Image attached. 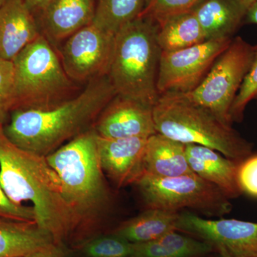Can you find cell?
Listing matches in <instances>:
<instances>
[{
  "label": "cell",
  "instance_id": "1",
  "mask_svg": "<svg viewBox=\"0 0 257 257\" xmlns=\"http://www.w3.org/2000/svg\"><path fill=\"white\" fill-rule=\"evenodd\" d=\"M0 185L13 202L31 203L37 224L58 246L80 224L62 192L60 179L46 157L20 148L0 124Z\"/></svg>",
  "mask_w": 257,
  "mask_h": 257
},
{
  "label": "cell",
  "instance_id": "2",
  "mask_svg": "<svg viewBox=\"0 0 257 257\" xmlns=\"http://www.w3.org/2000/svg\"><path fill=\"white\" fill-rule=\"evenodd\" d=\"M116 95L108 76L93 79L82 92L52 107L13 111L5 134L20 148L48 156L94 128L101 111Z\"/></svg>",
  "mask_w": 257,
  "mask_h": 257
},
{
  "label": "cell",
  "instance_id": "3",
  "mask_svg": "<svg viewBox=\"0 0 257 257\" xmlns=\"http://www.w3.org/2000/svg\"><path fill=\"white\" fill-rule=\"evenodd\" d=\"M153 117L157 133L184 145L212 149L239 163L253 154V144L232 125L179 93L161 94L153 106Z\"/></svg>",
  "mask_w": 257,
  "mask_h": 257
},
{
  "label": "cell",
  "instance_id": "4",
  "mask_svg": "<svg viewBox=\"0 0 257 257\" xmlns=\"http://www.w3.org/2000/svg\"><path fill=\"white\" fill-rule=\"evenodd\" d=\"M158 24L140 17L115 35L108 77L118 95L153 107L160 98L157 82L162 50Z\"/></svg>",
  "mask_w": 257,
  "mask_h": 257
},
{
  "label": "cell",
  "instance_id": "5",
  "mask_svg": "<svg viewBox=\"0 0 257 257\" xmlns=\"http://www.w3.org/2000/svg\"><path fill=\"white\" fill-rule=\"evenodd\" d=\"M13 62V111L47 109L77 94V83L66 73L58 52L43 35L22 50Z\"/></svg>",
  "mask_w": 257,
  "mask_h": 257
},
{
  "label": "cell",
  "instance_id": "6",
  "mask_svg": "<svg viewBox=\"0 0 257 257\" xmlns=\"http://www.w3.org/2000/svg\"><path fill=\"white\" fill-rule=\"evenodd\" d=\"M96 137L91 128L46 157L60 179L64 199L80 223L108 197Z\"/></svg>",
  "mask_w": 257,
  "mask_h": 257
},
{
  "label": "cell",
  "instance_id": "7",
  "mask_svg": "<svg viewBox=\"0 0 257 257\" xmlns=\"http://www.w3.org/2000/svg\"><path fill=\"white\" fill-rule=\"evenodd\" d=\"M135 184L148 209L178 211L187 208L212 216L224 215L231 209L229 198L194 173L165 178L144 173Z\"/></svg>",
  "mask_w": 257,
  "mask_h": 257
},
{
  "label": "cell",
  "instance_id": "8",
  "mask_svg": "<svg viewBox=\"0 0 257 257\" xmlns=\"http://www.w3.org/2000/svg\"><path fill=\"white\" fill-rule=\"evenodd\" d=\"M254 52L255 46L242 37H234L204 80L192 92L182 95L209 109L225 124L232 125L230 109L252 62Z\"/></svg>",
  "mask_w": 257,
  "mask_h": 257
},
{
  "label": "cell",
  "instance_id": "9",
  "mask_svg": "<svg viewBox=\"0 0 257 257\" xmlns=\"http://www.w3.org/2000/svg\"><path fill=\"white\" fill-rule=\"evenodd\" d=\"M232 40H207L182 50L162 52L157 82L160 95L166 93L184 94L194 90Z\"/></svg>",
  "mask_w": 257,
  "mask_h": 257
},
{
  "label": "cell",
  "instance_id": "10",
  "mask_svg": "<svg viewBox=\"0 0 257 257\" xmlns=\"http://www.w3.org/2000/svg\"><path fill=\"white\" fill-rule=\"evenodd\" d=\"M114 42L115 35L92 23L68 37L57 52L69 78L88 83L108 76Z\"/></svg>",
  "mask_w": 257,
  "mask_h": 257
},
{
  "label": "cell",
  "instance_id": "11",
  "mask_svg": "<svg viewBox=\"0 0 257 257\" xmlns=\"http://www.w3.org/2000/svg\"><path fill=\"white\" fill-rule=\"evenodd\" d=\"M177 231L192 234L231 256L257 257V223L234 219H207L179 213Z\"/></svg>",
  "mask_w": 257,
  "mask_h": 257
},
{
  "label": "cell",
  "instance_id": "12",
  "mask_svg": "<svg viewBox=\"0 0 257 257\" xmlns=\"http://www.w3.org/2000/svg\"><path fill=\"white\" fill-rule=\"evenodd\" d=\"M94 128L99 136L109 139H147L157 134L153 107L118 94L101 111Z\"/></svg>",
  "mask_w": 257,
  "mask_h": 257
},
{
  "label": "cell",
  "instance_id": "13",
  "mask_svg": "<svg viewBox=\"0 0 257 257\" xmlns=\"http://www.w3.org/2000/svg\"><path fill=\"white\" fill-rule=\"evenodd\" d=\"M147 139H109L97 135L101 168L118 187L135 184L145 173L144 155Z\"/></svg>",
  "mask_w": 257,
  "mask_h": 257
},
{
  "label": "cell",
  "instance_id": "14",
  "mask_svg": "<svg viewBox=\"0 0 257 257\" xmlns=\"http://www.w3.org/2000/svg\"><path fill=\"white\" fill-rule=\"evenodd\" d=\"M95 8L96 0H51L35 16L42 35L56 48L93 23Z\"/></svg>",
  "mask_w": 257,
  "mask_h": 257
},
{
  "label": "cell",
  "instance_id": "15",
  "mask_svg": "<svg viewBox=\"0 0 257 257\" xmlns=\"http://www.w3.org/2000/svg\"><path fill=\"white\" fill-rule=\"evenodd\" d=\"M41 35L37 19L25 0H7L0 7V57L14 60Z\"/></svg>",
  "mask_w": 257,
  "mask_h": 257
},
{
  "label": "cell",
  "instance_id": "16",
  "mask_svg": "<svg viewBox=\"0 0 257 257\" xmlns=\"http://www.w3.org/2000/svg\"><path fill=\"white\" fill-rule=\"evenodd\" d=\"M185 152L189 167L194 174L214 184L229 199L242 194L236 178L239 162L201 145H186Z\"/></svg>",
  "mask_w": 257,
  "mask_h": 257
},
{
  "label": "cell",
  "instance_id": "17",
  "mask_svg": "<svg viewBox=\"0 0 257 257\" xmlns=\"http://www.w3.org/2000/svg\"><path fill=\"white\" fill-rule=\"evenodd\" d=\"M60 247L35 221L0 217V257H25Z\"/></svg>",
  "mask_w": 257,
  "mask_h": 257
},
{
  "label": "cell",
  "instance_id": "18",
  "mask_svg": "<svg viewBox=\"0 0 257 257\" xmlns=\"http://www.w3.org/2000/svg\"><path fill=\"white\" fill-rule=\"evenodd\" d=\"M192 11L206 40L233 39L244 23L247 7L242 0H202Z\"/></svg>",
  "mask_w": 257,
  "mask_h": 257
},
{
  "label": "cell",
  "instance_id": "19",
  "mask_svg": "<svg viewBox=\"0 0 257 257\" xmlns=\"http://www.w3.org/2000/svg\"><path fill=\"white\" fill-rule=\"evenodd\" d=\"M186 145L157 133L147 139L145 173L165 178L194 173L186 157Z\"/></svg>",
  "mask_w": 257,
  "mask_h": 257
},
{
  "label": "cell",
  "instance_id": "20",
  "mask_svg": "<svg viewBox=\"0 0 257 257\" xmlns=\"http://www.w3.org/2000/svg\"><path fill=\"white\" fill-rule=\"evenodd\" d=\"M178 217V211L149 208L120 224L111 234L133 243L148 242L177 231Z\"/></svg>",
  "mask_w": 257,
  "mask_h": 257
},
{
  "label": "cell",
  "instance_id": "21",
  "mask_svg": "<svg viewBox=\"0 0 257 257\" xmlns=\"http://www.w3.org/2000/svg\"><path fill=\"white\" fill-rule=\"evenodd\" d=\"M215 250L209 243L173 231L153 241L134 243L133 257H202Z\"/></svg>",
  "mask_w": 257,
  "mask_h": 257
},
{
  "label": "cell",
  "instance_id": "22",
  "mask_svg": "<svg viewBox=\"0 0 257 257\" xmlns=\"http://www.w3.org/2000/svg\"><path fill=\"white\" fill-rule=\"evenodd\" d=\"M200 24L192 10L173 15L158 24L157 42L162 52H173L205 41Z\"/></svg>",
  "mask_w": 257,
  "mask_h": 257
},
{
  "label": "cell",
  "instance_id": "23",
  "mask_svg": "<svg viewBox=\"0 0 257 257\" xmlns=\"http://www.w3.org/2000/svg\"><path fill=\"white\" fill-rule=\"evenodd\" d=\"M149 0H96L93 25L116 35L143 15Z\"/></svg>",
  "mask_w": 257,
  "mask_h": 257
},
{
  "label": "cell",
  "instance_id": "24",
  "mask_svg": "<svg viewBox=\"0 0 257 257\" xmlns=\"http://www.w3.org/2000/svg\"><path fill=\"white\" fill-rule=\"evenodd\" d=\"M83 252L87 257H133L134 243L110 234L85 243Z\"/></svg>",
  "mask_w": 257,
  "mask_h": 257
},
{
  "label": "cell",
  "instance_id": "25",
  "mask_svg": "<svg viewBox=\"0 0 257 257\" xmlns=\"http://www.w3.org/2000/svg\"><path fill=\"white\" fill-rule=\"evenodd\" d=\"M257 99V45L251 66L245 76L237 95L230 109L229 115L233 122H241L244 111L250 101Z\"/></svg>",
  "mask_w": 257,
  "mask_h": 257
},
{
  "label": "cell",
  "instance_id": "26",
  "mask_svg": "<svg viewBox=\"0 0 257 257\" xmlns=\"http://www.w3.org/2000/svg\"><path fill=\"white\" fill-rule=\"evenodd\" d=\"M202 0H149L141 17L159 24L173 15L191 11Z\"/></svg>",
  "mask_w": 257,
  "mask_h": 257
},
{
  "label": "cell",
  "instance_id": "27",
  "mask_svg": "<svg viewBox=\"0 0 257 257\" xmlns=\"http://www.w3.org/2000/svg\"><path fill=\"white\" fill-rule=\"evenodd\" d=\"M14 93V63L0 57V124H4L8 113L13 111Z\"/></svg>",
  "mask_w": 257,
  "mask_h": 257
},
{
  "label": "cell",
  "instance_id": "28",
  "mask_svg": "<svg viewBox=\"0 0 257 257\" xmlns=\"http://www.w3.org/2000/svg\"><path fill=\"white\" fill-rule=\"evenodd\" d=\"M236 178L241 192L257 198V154L240 162Z\"/></svg>",
  "mask_w": 257,
  "mask_h": 257
},
{
  "label": "cell",
  "instance_id": "29",
  "mask_svg": "<svg viewBox=\"0 0 257 257\" xmlns=\"http://www.w3.org/2000/svg\"><path fill=\"white\" fill-rule=\"evenodd\" d=\"M0 217L22 221H37L36 212L32 207L20 205L10 199L0 185ZM37 223V222H36Z\"/></svg>",
  "mask_w": 257,
  "mask_h": 257
},
{
  "label": "cell",
  "instance_id": "30",
  "mask_svg": "<svg viewBox=\"0 0 257 257\" xmlns=\"http://www.w3.org/2000/svg\"><path fill=\"white\" fill-rule=\"evenodd\" d=\"M244 23L257 25V1L248 7Z\"/></svg>",
  "mask_w": 257,
  "mask_h": 257
},
{
  "label": "cell",
  "instance_id": "31",
  "mask_svg": "<svg viewBox=\"0 0 257 257\" xmlns=\"http://www.w3.org/2000/svg\"><path fill=\"white\" fill-rule=\"evenodd\" d=\"M51 0H25L27 6L31 10L34 15L38 13Z\"/></svg>",
  "mask_w": 257,
  "mask_h": 257
},
{
  "label": "cell",
  "instance_id": "32",
  "mask_svg": "<svg viewBox=\"0 0 257 257\" xmlns=\"http://www.w3.org/2000/svg\"><path fill=\"white\" fill-rule=\"evenodd\" d=\"M63 251L60 247L51 251L35 253L28 257H63Z\"/></svg>",
  "mask_w": 257,
  "mask_h": 257
},
{
  "label": "cell",
  "instance_id": "33",
  "mask_svg": "<svg viewBox=\"0 0 257 257\" xmlns=\"http://www.w3.org/2000/svg\"><path fill=\"white\" fill-rule=\"evenodd\" d=\"M218 252H219V257H242L231 256V255L229 254L228 253L225 252V251H222V250H218Z\"/></svg>",
  "mask_w": 257,
  "mask_h": 257
},
{
  "label": "cell",
  "instance_id": "34",
  "mask_svg": "<svg viewBox=\"0 0 257 257\" xmlns=\"http://www.w3.org/2000/svg\"><path fill=\"white\" fill-rule=\"evenodd\" d=\"M243 2V3H244L245 5H246V6L249 7L250 5L251 4H253V3H255V2H256L257 0H242Z\"/></svg>",
  "mask_w": 257,
  "mask_h": 257
},
{
  "label": "cell",
  "instance_id": "35",
  "mask_svg": "<svg viewBox=\"0 0 257 257\" xmlns=\"http://www.w3.org/2000/svg\"><path fill=\"white\" fill-rule=\"evenodd\" d=\"M7 0H0V7L3 6V5L5 4V2Z\"/></svg>",
  "mask_w": 257,
  "mask_h": 257
},
{
  "label": "cell",
  "instance_id": "36",
  "mask_svg": "<svg viewBox=\"0 0 257 257\" xmlns=\"http://www.w3.org/2000/svg\"><path fill=\"white\" fill-rule=\"evenodd\" d=\"M25 257H28V256H25Z\"/></svg>",
  "mask_w": 257,
  "mask_h": 257
},
{
  "label": "cell",
  "instance_id": "37",
  "mask_svg": "<svg viewBox=\"0 0 257 257\" xmlns=\"http://www.w3.org/2000/svg\"><path fill=\"white\" fill-rule=\"evenodd\" d=\"M256 100H257V99H256Z\"/></svg>",
  "mask_w": 257,
  "mask_h": 257
}]
</instances>
